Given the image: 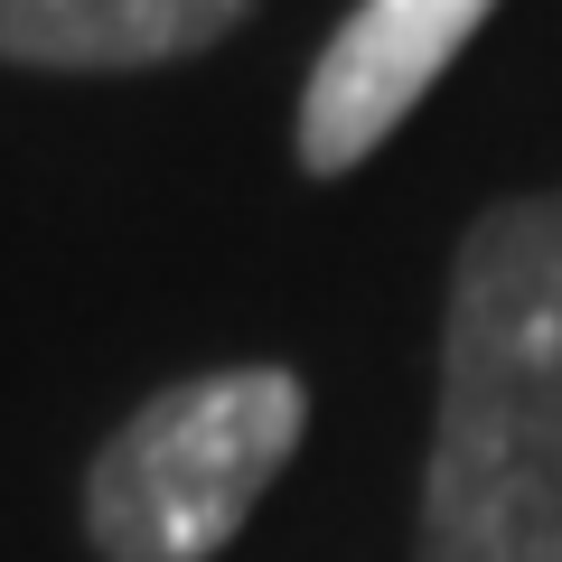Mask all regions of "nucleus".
<instances>
[{"label":"nucleus","mask_w":562,"mask_h":562,"mask_svg":"<svg viewBox=\"0 0 562 562\" xmlns=\"http://www.w3.org/2000/svg\"><path fill=\"white\" fill-rule=\"evenodd\" d=\"M413 562H562V188L460 235Z\"/></svg>","instance_id":"1"},{"label":"nucleus","mask_w":562,"mask_h":562,"mask_svg":"<svg viewBox=\"0 0 562 562\" xmlns=\"http://www.w3.org/2000/svg\"><path fill=\"white\" fill-rule=\"evenodd\" d=\"M310 431L291 366L179 375L85 469V535L103 562H216Z\"/></svg>","instance_id":"2"},{"label":"nucleus","mask_w":562,"mask_h":562,"mask_svg":"<svg viewBox=\"0 0 562 562\" xmlns=\"http://www.w3.org/2000/svg\"><path fill=\"white\" fill-rule=\"evenodd\" d=\"M254 0H0V57L47 76H132L216 47Z\"/></svg>","instance_id":"4"},{"label":"nucleus","mask_w":562,"mask_h":562,"mask_svg":"<svg viewBox=\"0 0 562 562\" xmlns=\"http://www.w3.org/2000/svg\"><path fill=\"white\" fill-rule=\"evenodd\" d=\"M487 10L497 0H357L301 85V169L310 179H347V169L375 160L394 140V122L441 85V66L487 29Z\"/></svg>","instance_id":"3"}]
</instances>
